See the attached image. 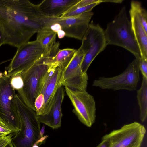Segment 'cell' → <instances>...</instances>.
Segmentation results:
<instances>
[{
	"mask_svg": "<svg viewBox=\"0 0 147 147\" xmlns=\"http://www.w3.org/2000/svg\"><path fill=\"white\" fill-rule=\"evenodd\" d=\"M11 83L12 86L17 90L21 89L23 86V81L20 75L12 77L11 78Z\"/></svg>",
	"mask_w": 147,
	"mask_h": 147,
	"instance_id": "cell-22",
	"label": "cell"
},
{
	"mask_svg": "<svg viewBox=\"0 0 147 147\" xmlns=\"http://www.w3.org/2000/svg\"><path fill=\"white\" fill-rule=\"evenodd\" d=\"M105 1L106 2V0H98L97 2L89 5L67 11L60 17H67L75 16L86 12L92 11V9L95 7L102 2Z\"/></svg>",
	"mask_w": 147,
	"mask_h": 147,
	"instance_id": "cell-20",
	"label": "cell"
},
{
	"mask_svg": "<svg viewBox=\"0 0 147 147\" xmlns=\"http://www.w3.org/2000/svg\"><path fill=\"white\" fill-rule=\"evenodd\" d=\"M48 136L46 135L45 136H43L42 137L40 138L35 143L37 145H40L42 144L45 142V140Z\"/></svg>",
	"mask_w": 147,
	"mask_h": 147,
	"instance_id": "cell-27",
	"label": "cell"
},
{
	"mask_svg": "<svg viewBox=\"0 0 147 147\" xmlns=\"http://www.w3.org/2000/svg\"><path fill=\"white\" fill-rule=\"evenodd\" d=\"M47 57L44 55L33 65L20 75L23 81V87L17 90L24 103L36 112L35 100L41 88L44 77L49 68Z\"/></svg>",
	"mask_w": 147,
	"mask_h": 147,
	"instance_id": "cell-4",
	"label": "cell"
},
{
	"mask_svg": "<svg viewBox=\"0 0 147 147\" xmlns=\"http://www.w3.org/2000/svg\"><path fill=\"white\" fill-rule=\"evenodd\" d=\"M4 147H13L11 142V140Z\"/></svg>",
	"mask_w": 147,
	"mask_h": 147,
	"instance_id": "cell-30",
	"label": "cell"
},
{
	"mask_svg": "<svg viewBox=\"0 0 147 147\" xmlns=\"http://www.w3.org/2000/svg\"><path fill=\"white\" fill-rule=\"evenodd\" d=\"M64 69L65 68L61 65L56 67H49L44 77L39 93L35 102L36 108L43 109L42 115L47 114L50 111L55 93L61 86V82Z\"/></svg>",
	"mask_w": 147,
	"mask_h": 147,
	"instance_id": "cell-9",
	"label": "cell"
},
{
	"mask_svg": "<svg viewBox=\"0 0 147 147\" xmlns=\"http://www.w3.org/2000/svg\"><path fill=\"white\" fill-rule=\"evenodd\" d=\"M140 71L138 60L135 59L121 74L112 77H100L93 81L92 85L102 89L134 91L140 80Z\"/></svg>",
	"mask_w": 147,
	"mask_h": 147,
	"instance_id": "cell-7",
	"label": "cell"
},
{
	"mask_svg": "<svg viewBox=\"0 0 147 147\" xmlns=\"http://www.w3.org/2000/svg\"><path fill=\"white\" fill-rule=\"evenodd\" d=\"M94 15L92 11L67 17H51L43 15L44 25L56 23L59 24L65 36L82 40Z\"/></svg>",
	"mask_w": 147,
	"mask_h": 147,
	"instance_id": "cell-12",
	"label": "cell"
},
{
	"mask_svg": "<svg viewBox=\"0 0 147 147\" xmlns=\"http://www.w3.org/2000/svg\"><path fill=\"white\" fill-rule=\"evenodd\" d=\"M79 0H44L37 4L40 12L49 17H60Z\"/></svg>",
	"mask_w": 147,
	"mask_h": 147,
	"instance_id": "cell-16",
	"label": "cell"
},
{
	"mask_svg": "<svg viewBox=\"0 0 147 147\" xmlns=\"http://www.w3.org/2000/svg\"><path fill=\"white\" fill-rule=\"evenodd\" d=\"M16 108L20 121V130L11 139L13 147H32L40 138V123L36 112L28 107L18 94Z\"/></svg>",
	"mask_w": 147,
	"mask_h": 147,
	"instance_id": "cell-3",
	"label": "cell"
},
{
	"mask_svg": "<svg viewBox=\"0 0 147 147\" xmlns=\"http://www.w3.org/2000/svg\"><path fill=\"white\" fill-rule=\"evenodd\" d=\"M12 133L11 130L0 119V138L6 136Z\"/></svg>",
	"mask_w": 147,
	"mask_h": 147,
	"instance_id": "cell-24",
	"label": "cell"
},
{
	"mask_svg": "<svg viewBox=\"0 0 147 147\" xmlns=\"http://www.w3.org/2000/svg\"><path fill=\"white\" fill-rule=\"evenodd\" d=\"M64 86H61L55 95L53 101L50 111L47 114L37 115L40 123H43L53 129H56L61 126L62 113L61 105L65 96Z\"/></svg>",
	"mask_w": 147,
	"mask_h": 147,
	"instance_id": "cell-14",
	"label": "cell"
},
{
	"mask_svg": "<svg viewBox=\"0 0 147 147\" xmlns=\"http://www.w3.org/2000/svg\"><path fill=\"white\" fill-rule=\"evenodd\" d=\"M4 44V38L3 34L0 29V47Z\"/></svg>",
	"mask_w": 147,
	"mask_h": 147,
	"instance_id": "cell-28",
	"label": "cell"
},
{
	"mask_svg": "<svg viewBox=\"0 0 147 147\" xmlns=\"http://www.w3.org/2000/svg\"><path fill=\"white\" fill-rule=\"evenodd\" d=\"M107 45L121 47L132 53L138 59L140 53L136 41L126 8L123 7L104 31Z\"/></svg>",
	"mask_w": 147,
	"mask_h": 147,
	"instance_id": "cell-2",
	"label": "cell"
},
{
	"mask_svg": "<svg viewBox=\"0 0 147 147\" xmlns=\"http://www.w3.org/2000/svg\"><path fill=\"white\" fill-rule=\"evenodd\" d=\"M80 46L85 53L81 68L87 73L91 63L107 45L104 30L98 24H90Z\"/></svg>",
	"mask_w": 147,
	"mask_h": 147,
	"instance_id": "cell-10",
	"label": "cell"
},
{
	"mask_svg": "<svg viewBox=\"0 0 147 147\" xmlns=\"http://www.w3.org/2000/svg\"><path fill=\"white\" fill-rule=\"evenodd\" d=\"M129 13L132 30L139 48L140 57L147 59V33L138 16L134 1L131 2Z\"/></svg>",
	"mask_w": 147,
	"mask_h": 147,
	"instance_id": "cell-15",
	"label": "cell"
},
{
	"mask_svg": "<svg viewBox=\"0 0 147 147\" xmlns=\"http://www.w3.org/2000/svg\"><path fill=\"white\" fill-rule=\"evenodd\" d=\"M137 59L138 61L140 71L143 76L147 78V59L140 57Z\"/></svg>",
	"mask_w": 147,
	"mask_h": 147,
	"instance_id": "cell-23",
	"label": "cell"
},
{
	"mask_svg": "<svg viewBox=\"0 0 147 147\" xmlns=\"http://www.w3.org/2000/svg\"><path fill=\"white\" fill-rule=\"evenodd\" d=\"M137 98L140 110V119L142 122L147 117V78L143 76L141 86L137 91Z\"/></svg>",
	"mask_w": 147,
	"mask_h": 147,
	"instance_id": "cell-18",
	"label": "cell"
},
{
	"mask_svg": "<svg viewBox=\"0 0 147 147\" xmlns=\"http://www.w3.org/2000/svg\"><path fill=\"white\" fill-rule=\"evenodd\" d=\"M134 3L141 22L145 31L147 33V11L145 9L142 7L140 2L134 1Z\"/></svg>",
	"mask_w": 147,
	"mask_h": 147,
	"instance_id": "cell-21",
	"label": "cell"
},
{
	"mask_svg": "<svg viewBox=\"0 0 147 147\" xmlns=\"http://www.w3.org/2000/svg\"><path fill=\"white\" fill-rule=\"evenodd\" d=\"M96 147H109V143L107 139L102 138V141Z\"/></svg>",
	"mask_w": 147,
	"mask_h": 147,
	"instance_id": "cell-26",
	"label": "cell"
},
{
	"mask_svg": "<svg viewBox=\"0 0 147 147\" xmlns=\"http://www.w3.org/2000/svg\"><path fill=\"white\" fill-rule=\"evenodd\" d=\"M146 132L143 125L134 122L113 130L102 138L109 141V147H141Z\"/></svg>",
	"mask_w": 147,
	"mask_h": 147,
	"instance_id": "cell-8",
	"label": "cell"
},
{
	"mask_svg": "<svg viewBox=\"0 0 147 147\" xmlns=\"http://www.w3.org/2000/svg\"><path fill=\"white\" fill-rule=\"evenodd\" d=\"M32 147H39L38 146L35 144Z\"/></svg>",
	"mask_w": 147,
	"mask_h": 147,
	"instance_id": "cell-31",
	"label": "cell"
},
{
	"mask_svg": "<svg viewBox=\"0 0 147 147\" xmlns=\"http://www.w3.org/2000/svg\"><path fill=\"white\" fill-rule=\"evenodd\" d=\"M37 5L28 0H0V29L4 44L17 47L29 41L43 26Z\"/></svg>",
	"mask_w": 147,
	"mask_h": 147,
	"instance_id": "cell-1",
	"label": "cell"
},
{
	"mask_svg": "<svg viewBox=\"0 0 147 147\" xmlns=\"http://www.w3.org/2000/svg\"><path fill=\"white\" fill-rule=\"evenodd\" d=\"M45 49L36 40L28 41L17 47V51L6 68L5 75L12 77L20 75L45 55Z\"/></svg>",
	"mask_w": 147,
	"mask_h": 147,
	"instance_id": "cell-5",
	"label": "cell"
},
{
	"mask_svg": "<svg viewBox=\"0 0 147 147\" xmlns=\"http://www.w3.org/2000/svg\"><path fill=\"white\" fill-rule=\"evenodd\" d=\"M85 53L80 47L63 71L61 85L75 90H86L88 77L82 71L81 65Z\"/></svg>",
	"mask_w": 147,
	"mask_h": 147,
	"instance_id": "cell-13",
	"label": "cell"
},
{
	"mask_svg": "<svg viewBox=\"0 0 147 147\" xmlns=\"http://www.w3.org/2000/svg\"><path fill=\"white\" fill-rule=\"evenodd\" d=\"M37 33L36 40L45 48L53 45L56 42L57 33L49 27L43 26Z\"/></svg>",
	"mask_w": 147,
	"mask_h": 147,
	"instance_id": "cell-19",
	"label": "cell"
},
{
	"mask_svg": "<svg viewBox=\"0 0 147 147\" xmlns=\"http://www.w3.org/2000/svg\"><path fill=\"white\" fill-rule=\"evenodd\" d=\"M64 89L74 107L73 112L80 122L91 127L96 118V102L94 97L86 90H74L67 87H64Z\"/></svg>",
	"mask_w": 147,
	"mask_h": 147,
	"instance_id": "cell-11",
	"label": "cell"
},
{
	"mask_svg": "<svg viewBox=\"0 0 147 147\" xmlns=\"http://www.w3.org/2000/svg\"><path fill=\"white\" fill-rule=\"evenodd\" d=\"M13 135L12 134L4 137L0 138V147H4L11 140Z\"/></svg>",
	"mask_w": 147,
	"mask_h": 147,
	"instance_id": "cell-25",
	"label": "cell"
},
{
	"mask_svg": "<svg viewBox=\"0 0 147 147\" xmlns=\"http://www.w3.org/2000/svg\"><path fill=\"white\" fill-rule=\"evenodd\" d=\"M45 125H43L42 127L41 130H40V138L43 137V134L45 131Z\"/></svg>",
	"mask_w": 147,
	"mask_h": 147,
	"instance_id": "cell-29",
	"label": "cell"
},
{
	"mask_svg": "<svg viewBox=\"0 0 147 147\" xmlns=\"http://www.w3.org/2000/svg\"><path fill=\"white\" fill-rule=\"evenodd\" d=\"M11 78L0 73V119L15 134L20 130V123L16 108V94Z\"/></svg>",
	"mask_w": 147,
	"mask_h": 147,
	"instance_id": "cell-6",
	"label": "cell"
},
{
	"mask_svg": "<svg viewBox=\"0 0 147 147\" xmlns=\"http://www.w3.org/2000/svg\"><path fill=\"white\" fill-rule=\"evenodd\" d=\"M76 51L70 48L59 49L54 55L48 57L47 65L54 67L62 66L65 69L74 57Z\"/></svg>",
	"mask_w": 147,
	"mask_h": 147,
	"instance_id": "cell-17",
	"label": "cell"
}]
</instances>
